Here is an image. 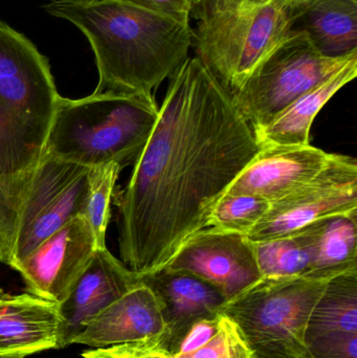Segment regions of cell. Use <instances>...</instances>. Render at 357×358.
<instances>
[{
    "mask_svg": "<svg viewBox=\"0 0 357 358\" xmlns=\"http://www.w3.org/2000/svg\"><path fill=\"white\" fill-rule=\"evenodd\" d=\"M169 79L148 143L115 195L122 262L140 275L165 267L207 227L218 200L260 151L230 92L195 57Z\"/></svg>",
    "mask_w": 357,
    "mask_h": 358,
    "instance_id": "obj_1",
    "label": "cell"
},
{
    "mask_svg": "<svg viewBox=\"0 0 357 358\" xmlns=\"http://www.w3.org/2000/svg\"><path fill=\"white\" fill-rule=\"evenodd\" d=\"M43 8L87 38L99 73L94 94L153 96L192 48L190 22L126 0H52Z\"/></svg>",
    "mask_w": 357,
    "mask_h": 358,
    "instance_id": "obj_2",
    "label": "cell"
},
{
    "mask_svg": "<svg viewBox=\"0 0 357 358\" xmlns=\"http://www.w3.org/2000/svg\"><path fill=\"white\" fill-rule=\"evenodd\" d=\"M60 96L48 59L0 19V185L20 206Z\"/></svg>",
    "mask_w": 357,
    "mask_h": 358,
    "instance_id": "obj_3",
    "label": "cell"
},
{
    "mask_svg": "<svg viewBox=\"0 0 357 358\" xmlns=\"http://www.w3.org/2000/svg\"><path fill=\"white\" fill-rule=\"evenodd\" d=\"M305 2L201 0L191 15L195 58L234 94L293 29Z\"/></svg>",
    "mask_w": 357,
    "mask_h": 358,
    "instance_id": "obj_4",
    "label": "cell"
},
{
    "mask_svg": "<svg viewBox=\"0 0 357 358\" xmlns=\"http://www.w3.org/2000/svg\"><path fill=\"white\" fill-rule=\"evenodd\" d=\"M154 96L92 94L60 96L44 155L94 168L115 163L124 169L142 155L159 117Z\"/></svg>",
    "mask_w": 357,
    "mask_h": 358,
    "instance_id": "obj_5",
    "label": "cell"
},
{
    "mask_svg": "<svg viewBox=\"0 0 357 358\" xmlns=\"http://www.w3.org/2000/svg\"><path fill=\"white\" fill-rule=\"evenodd\" d=\"M330 280L261 278L226 301L219 313L238 326L253 358H307L306 328Z\"/></svg>",
    "mask_w": 357,
    "mask_h": 358,
    "instance_id": "obj_6",
    "label": "cell"
},
{
    "mask_svg": "<svg viewBox=\"0 0 357 358\" xmlns=\"http://www.w3.org/2000/svg\"><path fill=\"white\" fill-rule=\"evenodd\" d=\"M354 58L357 52L341 58L323 56L304 31L291 29L231 96L255 131Z\"/></svg>",
    "mask_w": 357,
    "mask_h": 358,
    "instance_id": "obj_7",
    "label": "cell"
},
{
    "mask_svg": "<svg viewBox=\"0 0 357 358\" xmlns=\"http://www.w3.org/2000/svg\"><path fill=\"white\" fill-rule=\"evenodd\" d=\"M92 169L43 155L21 201L8 266L14 269L52 234L85 215Z\"/></svg>",
    "mask_w": 357,
    "mask_h": 358,
    "instance_id": "obj_8",
    "label": "cell"
},
{
    "mask_svg": "<svg viewBox=\"0 0 357 358\" xmlns=\"http://www.w3.org/2000/svg\"><path fill=\"white\" fill-rule=\"evenodd\" d=\"M354 210H357V161L341 155L312 182L270 203L265 216L245 237L252 242L277 239L319 219Z\"/></svg>",
    "mask_w": 357,
    "mask_h": 358,
    "instance_id": "obj_9",
    "label": "cell"
},
{
    "mask_svg": "<svg viewBox=\"0 0 357 358\" xmlns=\"http://www.w3.org/2000/svg\"><path fill=\"white\" fill-rule=\"evenodd\" d=\"M96 250L94 233L83 215L52 234L14 269L29 294L59 305L69 296Z\"/></svg>",
    "mask_w": 357,
    "mask_h": 358,
    "instance_id": "obj_10",
    "label": "cell"
},
{
    "mask_svg": "<svg viewBox=\"0 0 357 358\" xmlns=\"http://www.w3.org/2000/svg\"><path fill=\"white\" fill-rule=\"evenodd\" d=\"M165 267L193 273L226 300L261 279L253 242L239 234L205 227L191 236Z\"/></svg>",
    "mask_w": 357,
    "mask_h": 358,
    "instance_id": "obj_11",
    "label": "cell"
},
{
    "mask_svg": "<svg viewBox=\"0 0 357 358\" xmlns=\"http://www.w3.org/2000/svg\"><path fill=\"white\" fill-rule=\"evenodd\" d=\"M340 157L310 144L260 149L226 194H252L272 203L312 182Z\"/></svg>",
    "mask_w": 357,
    "mask_h": 358,
    "instance_id": "obj_12",
    "label": "cell"
},
{
    "mask_svg": "<svg viewBox=\"0 0 357 358\" xmlns=\"http://www.w3.org/2000/svg\"><path fill=\"white\" fill-rule=\"evenodd\" d=\"M140 283V275L128 268L107 248H96L69 296L58 305L57 349L73 345L92 320Z\"/></svg>",
    "mask_w": 357,
    "mask_h": 358,
    "instance_id": "obj_13",
    "label": "cell"
},
{
    "mask_svg": "<svg viewBox=\"0 0 357 358\" xmlns=\"http://www.w3.org/2000/svg\"><path fill=\"white\" fill-rule=\"evenodd\" d=\"M304 342L307 358H357V269L328 282Z\"/></svg>",
    "mask_w": 357,
    "mask_h": 358,
    "instance_id": "obj_14",
    "label": "cell"
},
{
    "mask_svg": "<svg viewBox=\"0 0 357 358\" xmlns=\"http://www.w3.org/2000/svg\"><path fill=\"white\" fill-rule=\"evenodd\" d=\"M140 282L159 301L171 352L195 323L219 313L228 301L215 286L188 271L163 267L140 275Z\"/></svg>",
    "mask_w": 357,
    "mask_h": 358,
    "instance_id": "obj_15",
    "label": "cell"
},
{
    "mask_svg": "<svg viewBox=\"0 0 357 358\" xmlns=\"http://www.w3.org/2000/svg\"><path fill=\"white\" fill-rule=\"evenodd\" d=\"M165 332L159 301L152 290L140 282L92 320L73 345L108 348L163 336Z\"/></svg>",
    "mask_w": 357,
    "mask_h": 358,
    "instance_id": "obj_16",
    "label": "cell"
},
{
    "mask_svg": "<svg viewBox=\"0 0 357 358\" xmlns=\"http://www.w3.org/2000/svg\"><path fill=\"white\" fill-rule=\"evenodd\" d=\"M59 327L58 304L0 288V358H24L57 349Z\"/></svg>",
    "mask_w": 357,
    "mask_h": 358,
    "instance_id": "obj_17",
    "label": "cell"
},
{
    "mask_svg": "<svg viewBox=\"0 0 357 358\" xmlns=\"http://www.w3.org/2000/svg\"><path fill=\"white\" fill-rule=\"evenodd\" d=\"M356 76L357 58H354L328 79L291 103L265 127L255 130L254 134L259 148L309 144L310 129L316 115Z\"/></svg>",
    "mask_w": 357,
    "mask_h": 358,
    "instance_id": "obj_18",
    "label": "cell"
},
{
    "mask_svg": "<svg viewBox=\"0 0 357 358\" xmlns=\"http://www.w3.org/2000/svg\"><path fill=\"white\" fill-rule=\"evenodd\" d=\"M293 235L309 252V277L333 279L357 269V210L319 219Z\"/></svg>",
    "mask_w": 357,
    "mask_h": 358,
    "instance_id": "obj_19",
    "label": "cell"
},
{
    "mask_svg": "<svg viewBox=\"0 0 357 358\" xmlns=\"http://www.w3.org/2000/svg\"><path fill=\"white\" fill-rule=\"evenodd\" d=\"M293 29L304 31L329 58L357 52V0H310Z\"/></svg>",
    "mask_w": 357,
    "mask_h": 358,
    "instance_id": "obj_20",
    "label": "cell"
},
{
    "mask_svg": "<svg viewBox=\"0 0 357 358\" xmlns=\"http://www.w3.org/2000/svg\"><path fill=\"white\" fill-rule=\"evenodd\" d=\"M172 353L173 358H253L238 326L221 313L195 323Z\"/></svg>",
    "mask_w": 357,
    "mask_h": 358,
    "instance_id": "obj_21",
    "label": "cell"
},
{
    "mask_svg": "<svg viewBox=\"0 0 357 358\" xmlns=\"http://www.w3.org/2000/svg\"><path fill=\"white\" fill-rule=\"evenodd\" d=\"M253 246L262 278L304 277L309 273V252L293 234L268 241L253 242Z\"/></svg>",
    "mask_w": 357,
    "mask_h": 358,
    "instance_id": "obj_22",
    "label": "cell"
},
{
    "mask_svg": "<svg viewBox=\"0 0 357 358\" xmlns=\"http://www.w3.org/2000/svg\"><path fill=\"white\" fill-rule=\"evenodd\" d=\"M270 202L252 194H226L212 210L207 227L247 236L265 216Z\"/></svg>",
    "mask_w": 357,
    "mask_h": 358,
    "instance_id": "obj_23",
    "label": "cell"
},
{
    "mask_svg": "<svg viewBox=\"0 0 357 358\" xmlns=\"http://www.w3.org/2000/svg\"><path fill=\"white\" fill-rule=\"evenodd\" d=\"M122 168L110 163L92 169L85 216L96 239V248H106V231L110 220L111 198Z\"/></svg>",
    "mask_w": 357,
    "mask_h": 358,
    "instance_id": "obj_24",
    "label": "cell"
},
{
    "mask_svg": "<svg viewBox=\"0 0 357 358\" xmlns=\"http://www.w3.org/2000/svg\"><path fill=\"white\" fill-rule=\"evenodd\" d=\"M83 358H173L163 336L147 338L140 342L119 345L108 348L92 349L82 353Z\"/></svg>",
    "mask_w": 357,
    "mask_h": 358,
    "instance_id": "obj_25",
    "label": "cell"
},
{
    "mask_svg": "<svg viewBox=\"0 0 357 358\" xmlns=\"http://www.w3.org/2000/svg\"><path fill=\"white\" fill-rule=\"evenodd\" d=\"M20 203L0 185V263L10 265Z\"/></svg>",
    "mask_w": 357,
    "mask_h": 358,
    "instance_id": "obj_26",
    "label": "cell"
},
{
    "mask_svg": "<svg viewBox=\"0 0 357 358\" xmlns=\"http://www.w3.org/2000/svg\"><path fill=\"white\" fill-rule=\"evenodd\" d=\"M151 12L171 17L182 22H190L193 6L190 0H126Z\"/></svg>",
    "mask_w": 357,
    "mask_h": 358,
    "instance_id": "obj_27",
    "label": "cell"
},
{
    "mask_svg": "<svg viewBox=\"0 0 357 358\" xmlns=\"http://www.w3.org/2000/svg\"><path fill=\"white\" fill-rule=\"evenodd\" d=\"M190 1L192 2L193 6H195V4L198 3V2L201 1V0H190Z\"/></svg>",
    "mask_w": 357,
    "mask_h": 358,
    "instance_id": "obj_28",
    "label": "cell"
},
{
    "mask_svg": "<svg viewBox=\"0 0 357 358\" xmlns=\"http://www.w3.org/2000/svg\"><path fill=\"white\" fill-rule=\"evenodd\" d=\"M299 1H310V0H299Z\"/></svg>",
    "mask_w": 357,
    "mask_h": 358,
    "instance_id": "obj_29",
    "label": "cell"
}]
</instances>
